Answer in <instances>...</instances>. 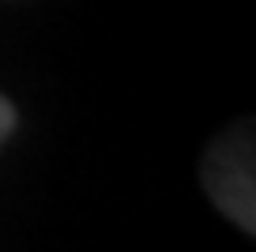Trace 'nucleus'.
Listing matches in <instances>:
<instances>
[{
	"instance_id": "obj_2",
	"label": "nucleus",
	"mask_w": 256,
	"mask_h": 252,
	"mask_svg": "<svg viewBox=\"0 0 256 252\" xmlns=\"http://www.w3.org/2000/svg\"><path fill=\"white\" fill-rule=\"evenodd\" d=\"M12 124H16V110H12L8 98H0V140L12 132Z\"/></svg>"
},
{
	"instance_id": "obj_1",
	"label": "nucleus",
	"mask_w": 256,
	"mask_h": 252,
	"mask_svg": "<svg viewBox=\"0 0 256 252\" xmlns=\"http://www.w3.org/2000/svg\"><path fill=\"white\" fill-rule=\"evenodd\" d=\"M204 184H208L211 200L234 222L252 230L256 218H252V140H248V128H245V136L234 132L215 150H208Z\"/></svg>"
}]
</instances>
